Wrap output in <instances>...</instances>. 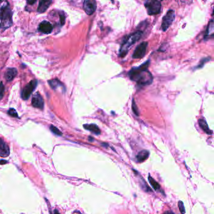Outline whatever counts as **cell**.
I'll return each mask as SVG.
<instances>
[{
    "label": "cell",
    "mask_w": 214,
    "mask_h": 214,
    "mask_svg": "<svg viewBox=\"0 0 214 214\" xmlns=\"http://www.w3.org/2000/svg\"><path fill=\"white\" fill-rule=\"evenodd\" d=\"M89 140L90 141H94V139H92V137H89Z\"/></svg>",
    "instance_id": "cell-32"
},
{
    "label": "cell",
    "mask_w": 214,
    "mask_h": 214,
    "mask_svg": "<svg viewBox=\"0 0 214 214\" xmlns=\"http://www.w3.org/2000/svg\"><path fill=\"white\" fill-rule=\"evenodd\" d=\"M0 3H1V2H0Z\"/></svg>",
    "instance_id": "cell-33"
},
{
    "label": "cell",
    "mask_w": 214,
    "mask_h": 214,
    "mask_svg": "<svg viewBox=\"0 0 214 214\" xmlns=\"http://www.w3.org/2000/svg\"><path fill=\"white\" fill-rule=\"evenodd\" d=\"M150 63L148 60L139 67L133 68L128 74L130 79L136 82L139 86L150 85L153 82V76L148 70Z\"/></svg>",
    "instance_id": "cell-1"
},
{
    "label": "cell",
    "mask_w": 214,
    "mask_h": 214,
    "mask_svg": "<svg viewBox=\"0 0 214 214\" xmlns=\"http://www.w3.org/2000/svg\"><path fill=\"white\" fill-rule=\"evenodd\" d=\"M13 24L12 11L8 2L4 3L0 7V28L3 30L11 26Z\"/></svg>",
    "instance_id": "cell-3"
},
{
    "label": "cell",
    "mask_w": 214,
    "mask_h": 214,
    "mask_svg": "<svg viewBox=\"0 0 214 214\" xmlns=\"http://www.w3.org/2000/svg\"><path fill=\"white\" fill-rule=\"evenodd\" d=\"M140 178H141V180L140 181V184H141V187L142 189V190H145L146 192H152L153 190L150 189V187L147 185V183L145 181V180L142 179V177H141Z\"/></svg>",
    "instance_id": "cell-20"
},
{
    "label": "cell",
    "mask_w": 214,
    "mask_h": 214,
    "mask_svg": "<svg viewBox=\"0 0 214 214\" xmlns=\"http://www.w3.org/2000/svg\"><path fill=\"white\" fill-rule=\"evenodd\" d=\"M49 84H50V87L54 89H57L59 88H64V85L58 80V79H52L49 81Z\"/></svg>",
    "instance_id": "cell-19"
},
{
    "label": "cell",
    "mask_w": 214,
    "mask_h": 214,
    "mask_svg": "<svg viewBox=\"0 0 214 214\" xmlns=\"http://www.w3.org/2000/svg\"><path fill=\"white\" fill-rule=\"evenodd\" d=\"M163 214H175V213L172 211H166V212H164Z\"/></svg>",
    "instance_id": "cell-28"
},
{
    "label": "cell",
    "mask_w": 214,
    "mask_h": 214,
    "mask_svg": "<svg viewBox=\"0 0 214 214\" xmlns=\"http://www.w3.org/2000/svg\"><path fill=\"white\" fill-rule=\"evenodd\" d=\"M38 82L37 80L30 81L23 88L21 92V97L24 100H27L30 98L32 92L35 91L37 86Z\"/></svg>",
    "instance_id": "cell-5"
},
{
    "label": "cell",
    "mask_w": 214,
    "mask_h": 214,
    "mask_svg": "<svg viewBox=\"0 0 214 214\" xmlns=\"http://www.w3.org/2000/svg\"><path fill=\"white\" fill-rule=\"evenodd\" d=\"M8 115L13 118H18V113L17 112V111L15 109H13V108H11L8 110Z\"/></svg>",
    "instance_id": "cell-22"
},
{
    "label": "cell",
    "mask_w": 214,
    "mask_h": 214,
    "mask_svg": "<svg viewBox=\"0 0 214 214\" xmlns=\"http://www.w3.org/2000/svg\"><path fill=\"white\" fill-rule=\"evenodd\" d=\"M18 74V70L15 68H8L5 74V77L8 82L13 80Z\"/></svg>",
    "instance_id": "cell-12"
},
{
    "label": "cell",
    "mask_w": 214,
    "mask_h": 214,
    "mask_svg": "<svg viewBox=\"0 0 214 214\" xmlns=\"http://www.w3.org/2000/svg\"><path fill=\"white\" fill-rule=\"evenodd\" d=\"M32 104L34 107L43 109L44 107V101L42 96L38 93H36L32 97Z\"/></svg>",
    "instance_id": "cell-9"
},
{
    "label": "cell",
    "mask_w": 214,
    "mask_h": 214,
    "mask_svg": "<svg viewBox=\"0 0 214 214\" xmlns=\"http://www.w3.org/2000/svg\"><path fill=\"white\" fill-rule=\"evenodd\" d=\"M145 6L147 10L149 15H154L159 14L161 11V2L156 0L147 1L145 3Z\"/></svg>",
    "instance_id": "cell-4"
},
{
    "label": "cell",
    "mask_w": 214,
    "mask_h": 214,
    "mask_svg": "<svg viewBox=\"0 0 214 214\" xmlns=\"http://www.w3.org/2000/svg\"><path fill=\"white\" fill-rule=\"evenodd\" d=\"M54 214H60L59 211L57 210H54Z\"/></svg>",
    "instance_id": "cell-31"
},
{
    "label": "cell",
    "mask_w": 214,
    "mask_h": 214,
    "mask_svg": "<svg viewBox=\"0 0 214 214\" xmlns=\"http://www.w3.org/2000/svg\"><path fill=\"white\" fill-rule=\"evenodd\" d=\"M101 145H102L103 146L106 147V148H107V147L109 146V145H108V144L105 143V142H102V143H101Z\"/></svg>",
    "instance_id": "cell-30"
},
{
    "label": "cell",
    "mask_w": 214,
    "mask_h": 214,
    "mask_svg": "<svg viewBox=\"0 0 214 214\" xmlns=\"http://www.w3.org/2000/svg\"><path fill=\"white\" fill-rule=\"evenodd\" d=\"M52 1H40L37 8V11L40 13H44L51 5Z\"/></svg>",
    "instance_id": "cell-15"
},
{
    "label": "cell",
    "mask_w": 214,
    "mask_h": 214,
    "mask_svg": "<svg viewBox=\"0 0 214 214\" xmlns=\"http://www.w3.org/2000/svg\"><path fill=\"white\" fill-rule=\"evenodd\" d=\"M38 30L44 34H49L53 30V26L49 21L44 20L40 23Z\"/></svg>",
    "instance_id": "cell-10"
},
{
    "label": "cell",
    "mask_w": 214,
    "mask_h": 214,
    "mask_svg": "<svg viewBox=\"0 0 214 214\" xmlns=\"http://www.w3.org/2000/svg\"><path fill=\"white\" fill-rule=\"evenodd\" d=\"M142 36V32L138 31L129 35H127L123 40V44L121 46L119 50V56L121 57H124L129 52L131 47L134 44L136 41H138Z\"/></svg>",
    "instance_id": "cell-2"
},
{
    "label": "cell",
    "mask_w": 214,
    "mask_h": 214,
    "mask_svg": "<svg viewBox=\"0 0 214 214\" xmlns=\"http://www.w3.org/2000/svg\"><path fill=\"white\" fill-rule=\"evenodd\" d=\"M178 205V207H179L180 211L181 214H185V213H186V211H185V206H184V204L182 201H179Z\"/></svg>",
    "instance_id": "cell-24"
},
{
    "label": "cell",
    "mask_w": 214,
    "mask_h": 214,
    "mask_svg": "<svg viewBox=\"0 0 214 214\" xmlns=\"http://www.w3.org/2000/svg\"><path fill=\"white\" fill-rule=\"evenodd\" d=\"M150 156V152L148 150H143L139 151L138 154L136 156V161L138 163H142L144 162L145 160H146Z\"/></svg>",
    "instance_id": "cell-13"
},
{
    "label": "cell",
    "mask_w": 214,
    "mask_h": 214,
    "mask_svg": "<svg viewBox=\"0 0 214 214\" xmlns=\"http://www.w3.org/2000/svg\"><path fill=\"white\" fill-rule=\"evenodd\" d=\"M175 18V11L173 10H169L168 11L166 15L163 18L161 28L162 30L165 32L169 26L172 24Z\"/></svg>",
    "instance_id": "cell-6"
},
{
    "label": "cell",
    "mask_w": 214,
    "mask_h": 214,
    "mask_svg": "<svg viewBox=\"0 0 214 214\" xmlns=\"http://www.w3.org/2000/svg\"><path fill=\"white\" fill-rule=\"evenodd\" d=\"M6 163H8V161H6V160H0V164L4 165V164H6Z\"/></svg>",
    "instance_id": "cell-27"
},
{
    "label": "cell",
    "mask_w": 214,
    "mask_h": 214,
    "mask_svg": "<svg viewBox=\"0 0 214 214\" xmlns=\"http://www.w3.org/2000/svg\"><path fill=\"white\" fill-rule=\"evenodd\" d=\"M198 124L202 130L205 132L207 134H212L213 132L212 130H210L208 127V126L205 119H199L198 120Z\"/></svg>",
    "instance_id": "cell-17"
},
{
    "label": "cell",
    "mask_w": 214,
    "mask_h": 214,
    "mask_svg": "<svg viewBox=\"0 0 214 214\" xmlns=\"http://www.w3.org/2000/svg\"><path fill=\"white\" fill-rule=\"evenodd\" d=\"M132 109H133V112L137 116H138L139 115V112L138 109L137 107V106L136 105V103H135V101H134V99L133 100V102H132Z\"/></svg>",
    "instance_id": "cell-23"
},
{
    "label": "cell",
    "mask_w": 214,
    "mask_h": 214,
    "mask_svg": "<svg viewBox=\"0 0 214 214\" xmlns=\"http://www.w3.org/2000/svg\"><path fill=\"white\" fill-rule=\"evenodd\" d=\"M35 3H36V1H33V2H32V1H28V2H27V3H28V4H30V5H33V4Z\"/></svg>",
    "instance_id": "cell-29"
},
{
    "label": "cell",
    "mask_w": 214,
    "mask_h": 214,
    "mask_svg": "<svg viewBox=\"0 0 214 214\" xmlns=\"http://www.w3.org/2000/svg\"><path fill=\"white\" fill-rule=\"evenodd\" d=\"M148 47V42H142L135 49L133 54V58L134 59H141L145 56L146 49Z\"/></svg>",
    "instance_id": "cell-7"
},
{
    "label": "cell",
    "mask_w": 214,
    "mask_h": 214,
    "mask_svg": "<svg viewBox=\"0 0 214 214\" xmlns=\"http://www.w3.org/2000/svg\"><path fill=\"white\" fill-rule=\"evenodd\" d=\"M208 60H210V58H209V59L207 58V59H205L202 60L201 61V64H200V65L198 66V68H201V67L205 64V62H207L208 61Z\"/></svg>",
    "instance_id": "cell-26"
},
{
    "label": "cell",
    "mask_w": 214,
    "mask_h": 214,
    "mask_svg": "<svg viewBox=\"0 0 214 214\" xmlns=\"http://www.w3.org/2000/svg\"><path fill=\"white\" fill-rule=\"evenodd\" d=\"M83 127L86 130H88L96 135H99L100 134H101V130H100L99 127L95 124H84Z\"/></svg>",
    "instance_id": "cell-14"
},
{
    "label": "cell",
    "mask_w": 214,
    "mask_h": 214,
    "mask_svg": "<svg viewBox=\"0 0 214 214\" xmlns=\"http://www.w3.org/2000/svg\"><path fill=\"white\" fill-rule=\"evenodd\" d=\"M148 180H149V182L150 183V185L152 186L153 189L155 190V191H161V186H160V185L157 182L154 178H153L151 177V176L150 175V174L148 175ZM161 193H163V194L164 195H165V192H161Z\"/></svg>",
    "instance_id": "cell-16"
},
{
    "label": "cell",
    "mask_w": 214,
    "mask_h": 214,
    "mask_svg": "<svg viewBox=\"0 0 214 214\" xmlns=\"http://www.w3.org/2000/svg\"><path fill=\"white\" fill-rule=\"evenodd\" d=\"M83 7L85 12L88 15H92L95 12L97 8L96 2L94 0H87V1H85L84 2Z\"/></svg>",
    "instance_id": "cell-8"
},
{
    "label": "cell",
    "mask_w": 214,
    "mask_h": 214,
    "mask_svg": "<svg viewBox=\"0 0 214 214\" xmlns=\"http://www.w3.org/2000/svg\"><path fill=\"white\" fill-rule=\"evenodd\" d=\"M50 130L53 134H55L56 135H57V136H62V133L58 129L57 127H56L53 125H51L50 126Z\"/></svg>",
    "instance_id": "cell-21"
},
{
    "label": "cell",
    "mask_w": 214,
    "mask_h": 214,
    "mask_svg": "<svg viewBox=\"0 0 214 214\" xmlns=\"http://www.w3.org/2000/svg\"><path fill=\"white\" fill-rule=\"evenodd\" d=\"M4 92H5L4 85H3V82H0V100H1L2 99V97H3Z\"/></svg>",
    "instance_id": "cell-25"
},
{
    "label": "cell",
    "mask_w": 214,
    "mask_h": 214,
    "mask_svg": "<svg viewBox=\"0 0 214 214\" xmlns=\"http://www.w3.org/2000/svg\"><path fill=\"white\" fill-rule=\"evenodd\" d=\"M213 30H214V24H213V20H212L208 25L207 29L206 31V34L205 38H213Z\"/></svg>",
    "instance_id": "cell-18"
},
{
    "label": "cell",
    "mask_w": 214,
    "mask_h": 214,
    "mask_svg": "<svg viewBox=\"0 0 214 214\" xmlns=\"http://www.w3.org/2000/svg\"><path fill=\"white\" fill-rule=\"evenodd\" d=\"M10 153V150L8 145L2 138H0V156L6 158Z\"/></svg>",
    "instance_id": "cell-11"
}]
</instances>
